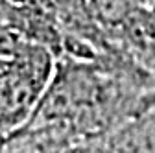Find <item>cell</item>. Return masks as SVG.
Instances as JSON below:
<instances>
[{
	"label": "cell",
	"instance_id": "obj_1",
	"mask_svg": "<svg viewBox=\"0 0 155 153\" xmlns=\"http://www.w3.org/2000/svg\"><path fill=\"white\" fill-rule=\"evenodd\" d=\"M54 52L22 31L0 33V140L33 116L55 70Z\"/></svg>",
	"mask_w": 155,
	"mask_h": 153
},
{
	"label": "cell",
	"instance_id": "obj_2",
	"mask_svg": "<svg viewBox=\"0 0 155 153\" xmlns=\"http://www.w3.org/2000/svg\"><path fill=\"white\" fill-rule=\"evenodd\" d=\"M107 153H155V103L105 138Z\"/></svg>",
	"mask_w": 155,
	"mask_h": 153
},
{
	"label": "cell",
	"instance_id": "obj_3",
	"mask_svg": "<svg viewBox=\"0 0 155 153\" xmlns=\"http://www.w3.org/2000/svg\"><path fill=\"white\" fill-rule=\"evenodd\" d=\"M67 144L50 131L22 127L0 140V153H63Z\"/></svg>",
	"mask_w": 155,
	"mask_h": 153
},
{
	"label": "cell",
	"instance_id": "obj_4",
	"mask_svg": "<svg viewBox=\"0 0 155 153\" xmlns=\"http://www.w3.org/2000/svg\"><path fill=\"white\" fill-rule=\"evenodd\" d=\"M148 0H87L89 11L98 26L122 28L146 8Z\"/></svg>",
	"mask_w": 155,
	"mask_h": 153
},
{
	"label": "cell",
	"instance_id": "obj_5",
	"mask_svg": "<svg viewBox=\"0 0 155 153\" xmlns=\"http://www.w3.org/2000/svg\"><path fill=\"white\" fill-rule=\"evenodd\" d=\"M63 153H107L105 140H76L67 144Z\"/></svg>",
	"mask_w": 155,
	"mask_h": 153
}]
</instances>
